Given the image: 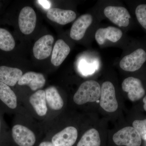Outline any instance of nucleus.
<instances>
[{"label": "nucleus", "mask_w": 146, "mask_h": 146, "mask_svg": "<svg viewBox=\"0 0 146 146\" xmlns=\"http://www.w3.org/2000/svg\"><path fill=\"white\" fill-rule=\"evenodd\" d=\"M132 125L140 134L141 139L146 141V119L135 120L133 122Z\"/></svg>", "instance_id": "5701e85b"}, {"label": "nucleus", "mask_w": 146, "mask_h": 146, "mask_svg": "<svg viewBox=\"0 0 146 146\" xmlns=\"http://www.w3.org/2000/svg\"><path fill=\"white\" fill-rule=\"evenodd\" d=\"M47 17L51 21L59 25H65L74 21L76 14L72 10L54 8L50 9L48 11Z\"/></svg>", "instance_id": "2eb2a0df"}, {"label": "nucleus", "mask_w": 146, "mask_h": 146, "mask_svg": "<svg viewBox=\"0 0 146 146\" xmlns=\"http://www.w3.org/2000/svg\"><path fill=\"white\" fill-rule=\"evenodd\" d=\"M5 133H6L5 132V126L0 114V137L3 136V134Z\"/></svg>", "instance_id": "393cba45"}, {"label": "nucleus", "mask_w": 146, "mask_h": 146, "mask_svg": "<svg viewBox=\"0 0 146 146\" xmlns=\"http://www.w3.org/2000/svg\"><path fill=\"white\" fill-rule=\"evenodd\" d=\"M17 106L16 93L10 86L0 82V114L13 111Z\"/></svg>", "instance_id": "0eeeda50"}, {"label": "nucleus", "mask_w": 146, "mask_h": 146, "mask_svg": "<svg viewBox=\"0 0 146 146\" xmlns=\"http://www.w3.org/2000/svg\"><path fill=\"white\" fill-rule=\"evenodd\" d=\"M70 46L63 39L58 40L54 47L51 61L55 66L61 65L70 52Z\"/></svg>", "instance_id": "f3484780"}, {"label": "nucleus", "mask_w": 146, "mask_h": 146, "mask_svg": "<svg viewBox=\"0 0 146 146\" xmlns=\"http://www.w3.org/2000/svg\"><path fill=\"white\" fill-rule=\"evenodd\" d=\"M100 105L103 109L108 112H115L118 109L115 86L110 82H105L102 84Z\"/></svg>", "instance_id": "7ed1b4c3"}, {"label": "nucleus", "mask_w": 146, "mask_h": 146, "mask_svg": "<svg viewBox=\"0 0 146 146\" xmlns=\"http://www.w3.org/2000/svg\"><path fill=\"white\" fill-rule=\"evenodd\" d=\"M123 32L118 28L109 26L98 29L95 33V38L100 46L103 45L107 40L116 43L121 38Z\"/></svg>", "instance_id": "ddd939ff"}, {"label": "nucleus", "mask_w": 146, "mask_h": 146, "mask_svg": "<svg viewBox=\"0 0 146 146\" xmlns=\"http://www.w3.org/2000/svg\"><path fill=\"white\" fill-rule=\"evenodd\" d=\"M78 135L76 128L67 127L53 136L52 143L54 146H72L77 139Z\"/></svg>", "instance_id": "9d476101"}, {"label": "nucleus", "mask_w": 146, "mask_h": 146, "mask_svg": "<svg viewBox=\"0 0 146 146\" xmlns=\"http://www.w3.org/2000/svg\"><path fill=\"white\" fill-rule=\"evenodd\" d=\"M122 88L123 91L128 93V97L132 102L141 99L145 94L141 80L133 77L125 78L122 83Z\"/></svg>", "instance_id": "6e6552de"}, {"label": "nucleus", "mask_w": 146, "mask_h": 146, "mask_svg": "<svg viewBox=\"0 0 146 146\" xmlns=\"http://www.w3.org/2000/svg\"><path fill=\"white\" fill-rule=\"evenodd\" d=\"M15 40L11 33L5 29L0 28V49L9 52L14 48Z\"/></svg>", "instance_id": "412c9836"}, {"label": "nucleus", "mask_w": 146, "mask_h": 146, "mask_svg": "<svg viewBox=\"0 0 146 146\" xmlns=\"http://www.w3.org/2000/svg\"><path fill=\"white\" fill-rule=\"evenodd\" d=\"M135 13L138 23L146 30V4H141L137 6Z\"/></svg>", "instance_id": "4be33fe9"}, {"label": "nucleus", "mask_w": 146, "mask_h": 146, "mask_svg": "<svg viewBox=\"0 0 146 146\" xmlns=\"http://www.w3.org/2000/svg\"><path fill=\"white\" fill-rule=\"evenodd\" d=\"M54 42L53 36L50 35H44L39 38L35 44L33 48V54L38 60H43L50 55Z\"/></svg>", "instance_id": "9b49d317"}, {"label": "nucleus", "mask_w": 146, "mask_h": 146, "mask_svg": "<svg viewBox=\"0 0 146 146\" xmlns=\"http://www.w3.org/2000/svg\"><path fill=\"white\" fill-rule=\"evenodd\" d=\"M101 86L97 81L87 80L82 84L74 95V101L78 105L96 102L100 98Z\"/></svg>", "instance_id": "f257e3e1"}, {"label": "nucleus", "mask_w": 146, "mask_h": 146, "mask_svg": "<svg viewBox=\"0 0 146 146\" xmlns=\"http://www.w3.org/2000/svg\"><path fill=\"white\" fill-rule=\"evenodd\" d=\"M29 102L38 116L46 115L48 109L44 90L40 89L33 94L30 97Z\"/></svg>", "instance_id": "a211bd4d"}, {"label": "nucleus", "mask_w": 146, "mask_h": 146, "mask_svg": "<svg viewBox=\"0 0 146 146\" xmlns=\"http://www.w3.org/2000/svg\"><path fill=\"white\" fill-rule=\"evenodd\" d=\"M38 3L44 8L49 9L51 7V3L50 1H37Z\"/></svg>", "instance_id": "b1692460"}, {"label": "nucleus", "mask_w": 146, "mask_h": 146, "mask_svg": "<svg viewBox=\"0 0 146 146\" xmlns=\"http://www.w3.org/2000/svg\"><path fill=\"white\" fill-rule=\"evenodd\" d=\"M100 144L99 133L96 129L93 128L84 134L77 146H100Z\"/></svg>", "instance_id": "aec40b11"}, {"label": "nucleus", "mask_w": 146, "mask_h": 146, "mask_svg": "<svg viewBox=\"0 0 146 146\" xmlns=\"http://www.w3.org/2000/svg\"><path fill=\"white\" fill-rule=\"evenodd\" d=\"M45 91L46 101L50 108L54 111L62 109L64 106V102L56 88L53 86H50Z\"/></svg>", "instance_id": "6ab92c4d"}, {"label": "nucleus", "mask_w": 146, "mask_h": 146, "mask_svg": "<svg viewBox=\"0 0 146 146\" xmlns=\"http://www.w3.org/2000/svg\"><path fill=\"white\" fill-rule=\"evenodd\" d=\"M143 102L144 103L143 106L144 110L146 111V96L144 98L143 100Z\"/></svg>", "instance_id": "bb28decb"}, {"label": "nucleus", "mask_w": 146, "mask_h": 146, "mask_svg": "<svg viewBox=\"0 0 146 146\" xmlns=\"http://www.w3.org/2000/svg\"><path fill=\"white\" fill-rule=\"evenodd\" d=\"M36 21V13L33 9L30 7L22 9L18 18L19 28L22 33L31 34L35 29Z\"/></svg>", "instance_id": "1a4fd4ad"}, {"label": "nucleus", "mask_w": 146, "mask_h": 146, "mask_svg": "<svg viewBox=\"0 0 146 146\" xmlns=\"http://www.w3.org/2000/svg\"><path fill=\"white\" fill-rule=\"evenodd\" d=\"M39 146H54L53 145L52 142H49V141H44V142H42L39 144Z\"/></svg>", "instance_id": "a878e982"}, {"label": "nucleus", "mask_w": 146, "mask_h": 146, "mask_svg": "<svg viewBox=\"0 0 146 146\" xmlns=\"http://www.w3.org/2000/svg\"><path fill=\"white\" fill-rule=\"evenodd\" d=\"M146 61V52L138 48L122 58L119 63L120 68L123 70L134 72L139 70Z\"/></svg>", "instance_id": "f03ea898"}, {"label": "nucleus", "mask_w": 146, "mask_h": 146, "mask_svg": "<svg viewBox=\"0 0 146 146\" xmlns=\"http://www.w3.org/2000/svg\"><path fill=\"white\" fill-rule=\"evenodd\" d=\"M141 139L138 131L129 126L120 129L113 136V141L118 146H140Z\"/></svg>", "instance_id": "20e7f679"}, {"label": "nucleus", "mask_w": 146, "mask_h": 146, "mask_svg": "<svg viewBox=\"0 0 146 146\" xmlns=\"http://www.w3.org/2000/svg\"><path fill=\"white\" fill-rule=\"evenodd\" d=\"M104 13L108 19L120 27H127L129 25L131 17L125 7L108 6L104 9Z\"/></svg>", "instance_id": "39448f33"}, {"label": "nucleus", "mask_w": 146, "mask_h": 146, "mask_svg": "<svg viewBox=\"0 0 146 146\" xmlns=\"http://www.w3.org/2000/svg\"><path fill=\"white\" fill-rule=\"evenodd\" d=\"M23 75V72L18 68L5 65L0 66V82L10 87L15 86Z\"/></svg>", "instance_id": "dca6fc26"}, {"label": "nucleus", "mask_w": 146, "mask_h": 146, "mask_svg": "<svg viewBox=\"0 0 146 146\" xmlns=\"http://www.w3.org/2000/svg\"><path fill=\"white\" fill-rule=\"evenodd\" d=\"M11 133L13 141L19 146H33L36 142L34 132L20 124H15L13 126Z\"/></svg>", "instance_id": "423d86ee"}, {"label": "nucleus", "mask_w": 146, "mask_h": 146, "mask_svg": "<svg viewBox=\"0 0 146 146\" xmlns=\"http://www.w3.org/2000/svg\"><path fill=\"white\" fill-rule=\"evenodd\" d=\"M93 21L92 15L89 13L83 14L79 17L71 27L70 33L71 38L76 41L82 39Z\"/></svg>", "instance_id": "f8f14e48"}, {"label": "nucleus", "mask_w": 146, "mask_h": 146, "mask_svg": "<svg viewBox=\"0 0 146 146\" xmlns=\"http://www.w3.org/2000/svg\"><path fill=\"white\" fill-rule=\"evenodd\" d=\"M46 82L42 74L29 72L23 74L18 84L20 86L27 85L32 91H37L44 86Z\"/></svg>", "instance_id": "4468645a"}]
</instances>
